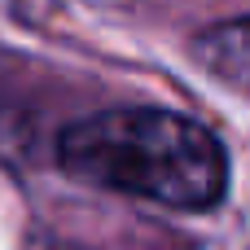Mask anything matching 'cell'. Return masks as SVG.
I'll return each mask as SVG.
<instances>
[{
    "mask_svg": "<svg viewBox=\"0 0 250 250\" xmlns=\"http://www.w3.org/2000/svg\"><path fill=\"white\" fill-rule=\"evenodd\" d=\"M57 163L75 180L176 211H211L229 189V154L211 127L176 110H101L57 136Z\"/></svg>",
    "mask_w": 250,
    "mask_h": 250,
    "instance_id": "obj_1",
    "label": "cell"
},
{
    "mask_svg": "<svg viewBox=\"0 0 250 250\" xmlns=\"http://www.w3.org/2000/svg\"><path fill=\"white\" fill-rule=\"evenodd\" d=\"M193 57L202 70H211L220 83L250 97V18L215 22L193 40Z\"/></svg>",
    "mask_w": 250,
    "mask_h": 250,
    "instance_id": "obj_2",
    "label": "cell"
}]
</instances>
